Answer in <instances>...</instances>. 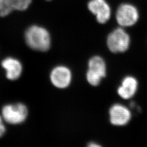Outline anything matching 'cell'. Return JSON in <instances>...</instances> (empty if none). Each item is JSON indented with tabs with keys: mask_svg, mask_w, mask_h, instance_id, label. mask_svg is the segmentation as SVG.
<instances>
[{
	"mask_svg": "<svg viewBox=\"0 0 147 147\" xmlns=\"http://www.w3.org/2000/svg\"><path fill=\"white\" fill-rule=\"evenodd\" d=\"M27 45L32 49L44 52L51 46V37L49 32L44 27L37 25L30 27L25 34Z\"/></svg>",
	"mask_w": 147,
	"mask_h": 147,
	"instance_id": "obj_1",
	"label": "cell"
},
{
	"mask_svg": "<svg viewBox=\"0 0 147 147\" xmlns=\"http://www.w3.org/2000/svg\"><path fill=\"white\" fill-rule=\"evenodd\" d=\"M28 110L22 103L5 105L2 110V117L3 120L12 125L20 124L26 119Z\"/></svg>",
	"mask_w": 147,
	"mask_h": 147,
	"instance_id": "obj_2",
	"label": "cell"
},
{
	"mask_svg": "<svg viewBox=\"0 0 147 147\" xmlns=\"http://www.w3.org/2000/svg\"><path fill=\"white\" fill-rule=\"evenodd\" d=\"M107 44L112 53L125 52L129 47L130 37L123 29L118 28L109 34Z\"/></svg>",
	"mask_w": 147,
	"mask_h": 147,
	"instance_id": "obj_3",
	"label": "cell"
},
{
	"mask_svg": "<svg viewBox=\"0 0 147 147\" xmlns=\"http://www.w3.org/2000/svg\"><path fill=\"white\" fill-rule=\"evenodd\" d=\"M116 19L121 26H131L138 20V13L134 6L129 4H123L117 10Z\"/></svg>",
	"mask_w": 147,
	"mask_h": 147,
	"instance_id": "obj_4",
	"label": "cell"
},
{
	"mask_svg": "<svg viewBox=\"0 0 147 147\" xmlns=\"http://www.w3.org/2000/svg\"><path fill=\"white\" fill-rule=\"evenodd\" d=\"M50 78L52 84L56 87L64 89L68 87L72 79V74L67 67L59 65L53 69Z\"/></svg>",
	"mask_w": 147,
	"mask_h": 147,
	"instance_id": "obj_5",
	"label": "cell"
},
{
	"mask_svg": "<svg viewBox=\"0 0 147 147\" xmlns=\"http://www.w3.org/2000/svg\"><path fill=\"white\" fill-rule=\"evenodd\" d=\"M88 8L96 16V20L100 24H105L109 20L110 8L105 0H91L88 4Z\"/></svg>",
	"mask_w": 147,
	"mask_h": 147,
	"instance_id": "obj_6",
	"label": "cell"
},
{
	"mask_svg": "<svg viewBox=\"0 0 147 147\" xmlns=\"http://www.w3.org/2000/svg\"><path fill=\"white\" fill-rule=\"evenodd\" d=\"M131 113L126 107L120 105H113L110 110L111 123L115 125H125L131 119Z\"/></svg>",
	"mask_w": 147,
	"mask_h": 147,
	"instance_id": "obj_7",
	"label": "cell"
},
{
	"mask_svg": "<svg viewBox=\"0 0 147 147\" xmlns=\"http://www.w3.org/2000/svg\"><path fill=\"white\" fill-rule=\"evenodd\" d=\"M1 65L5 70L6 78L8 80L14 81L20 77L22 71V66L18 59L13 57H7L2 61Z\"/></svg>",
	"mask_w": 147,
	"mask_h": 147,
	"instance_id": "obj_8",
	"label": "cell"
},
{
	"mask_svg": "<svg viewBox=\"0 0 147 147\" xmlns=\"http://www.w3.org/2000/svg\"><path fill=\"white\" fill-rule=\"evenodd\" d=\"M137 87L136 79L132 76H127L123 80L121 86L118 89V93L122 98L129 99L135 95Z\"/></svg>",
	"mask_w": 147,
	"mask_h": 147,
	"instance_id": "obj_9",
	"label": "cell"
},
{
	"mask_svg": "<svg viewBox=\"0 0 147 147\" xmlns=\"http://www.w3.org/2000/svg\"><path fill=\"white\" fill-rule=\"evenodd\" d=\"M88 72L93 74L101 79L105 77L106 67L104 60L100 56H94L88 62Z\"/></svg>",
	"mask_w": 147,
	"mask_h": 147,
	"instance_id": "obj_10",
	"label": "cell"
},
{
	"mask_svg": "<svg viewBox=\"0 0 147 147\" xmlns=\"http://www.w3.org/2000/svg\"><path fill=\"white\" fill-rule=\"evenodd\" d=\"M13 11L11 0H0V16L5 17Z\"/></svg>",
	"mask_w": 147,
	"mask_h": 147,
	"instance_id": "obj_11",
	"label": "cell"
},
{
	"mask_svg": "<svg viewBox=\"0 0 147 147\" xmlns=\"http://www.w3.org/2000/svg\"><path fill=\"white\" fill-rule=\"evenodd\" d=\"M11 2L14 10L23 11L28 8L32 0H11Z\"/></svg>",
	"mask_w": 147,
	"mask_h": 147,
	"instance_id": "obj_12",
	"label": "cell"
},
{
	"mask_svg": "<svg viewBox=\"0 0 147 147\" xmlns=\"http://www.w3.org/2000/svg\"><path fill=\"white\" fill-rule=\"evenodd\" d=\"M3 121V119L2 117L0 116V137H1L5 134L6 130Z\"/></svg>",
	"mask_w": 147,
	"mask_h": 147,
	"instance_id": "obj_13",
	"label": "cell"
},
{
	"mask_svg": "<svg viewBox=\"0 0 147 147\" xmlns=\"http://www.w3.org/2000/svg\"><path fill=\"white\" fill-rule=\"evenodd\" d=\"M88 146L89 147H100V145L94 143V142H90L89 143V144L88 145Z\"/></svg>",
	"mask_w": 147,
	"mask_h": 147,
	"instance_id": "obj_14",
	"label": "cell"
},
{
	"mask_svg": "<svg viewBox=\"0 0 147 147\" xmlns=\"http://www.w3.org/2000/svg\"><path fill=\"white\" fill-rule=\"evenodd\" d=\"M47 1H50V0H47Z\"/></svg>",
	"mask_w": 147,
	"mask_h": 147,
	"instance_id": "obj_15",
	"label": "cell"
}]
</instances>
